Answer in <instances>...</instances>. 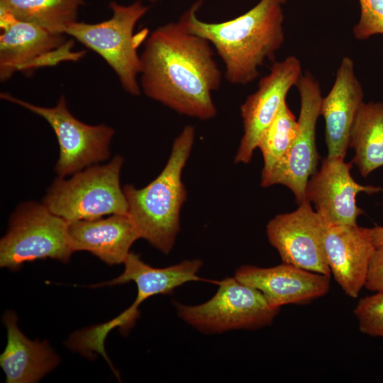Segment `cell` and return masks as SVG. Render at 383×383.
Returning a JSON list of instances; mask_svg holds the SVG:
<instances>
[{
  "instance_id": "6da1fadb",
  "label": "cell",
  "mask_w": 383,
  "mask_h": 383,
  "mask_svg": "<svg viewBox=\"0 0 383 383\" xmlns=\"http://www.w3.org/2000/svg\"><path fill=\"white\" fill-rule=\"evenodd\" d=\"M140 60V87L148 98L201 120L216 115L211 94L221 72L208 40L169 23L148 37Z\"/></svg>"
},
{
  "instance_id": "7a4b0ae2",
  "label": "cell",
  "mask_w": 383,
  "mask_h": 383,
  "mask_svg": "<svg viewBox=\"0 0 383 383\" xmlns=\"http://www.w3.org/2000/svg\"><path fill=\"white\" fill-rule=\"evenodd\" d=\"M202 0L194 2L179 23L189 32L208 40L223 62L226 79L245 85L259 75L265 60H272L284 41V14L276 0H260L241 16L221 23L197 17Z\"/></svg>"
},
{
  "instance_id": "3957f363",
  "label": "cell",
  "mask_w": 383,
  "mask_h": 383,
  "mask_svg": "<svg viewBox=\"0 0 383 383\" xmlns=\"http://www.w3.org/2000/svg\"><path fill=\"white\" fill-rule=\"evenodd\" d=\"M195 137L193 126H187L174 140L171 154L162 171L149 184L137 189L123 187L128 214L139 238H143L165 254L172 249L180 230V211L187 199L182 173Z\"/></svg>"
},
{
  "instance_id": "277c9868",
  "label": "cell",
  "mask_w": 383,
  "mask_h": 383,
  "mask_svg": "<svg viewBox=\"0 0 383 383\" xmlns=\"http://www.w3.org/2000/svg\"><path fill=\"white\" fill-rule=\"evenodd\" d=\"M123 163V158L116 155L109 163L86 167L69 179L58 177L48 188L43 204L68 223L128 214L120 185Z\"/></svg>"
},
{
  "instance_id": "5b68a950",
  "label": "cell",
  "mask_w": 383,
  "mask_h": 383,
  "mask_svg": "<svg viewBox=\"0 0 383 383\" xmlns=\"http://www.w3.org/2000/svg\"><path fill=\"white\" fill-rule=\"evenodd\" d=\"M109 8L110 18L97 23L77 21L65 29V34L99 55L116 73L123 89L138 96L141 89L137 79L141 60L137 49L143 36L135 35L134 28L149 7L137 1L126 6L111 1Z\"/></svg>"
},
{
  "instance_id": "8992f818",
  "label": "cell",
  "mask_w": 383,
  "mask_h": 383,
  "mask_svg": "<svg viewBox=\"0 0 383 383\" xmlns=\"http://www.w3.org/2000/svg\"><path fill=\"white\" fill-rule=\"evenodd\" d=\"M68 223L43 204H19L0 241V266L15 270L24 262L38 259L68 262L74 252L68 235Z\"/></svg>"
},
{
  "instance_id": "52a82bcc",
  "label": "cell",
  "mask_w": 383,
  "mask_h": 383,
  "mask_svg": "<svg viewBox=\"0 0 383 383\" xmlns=\"http://www.w3.org/2000/svg\"><path fill=\"white\" fill-rule=\"evenodd\" d=\"M219 287L209 301L196 306L174 302L179 317L206 333L231 330H254L272 323L279 309L268 304L263 294L235 277L218 282Z\"/></svg>"
},
{
  "instance_id": "ba28073f",
  "label": "cell",
  "mask_w": 383,
  "mask_h": 383,
  "mask_svg": "<svg viewBox=\"0 0 383 383\" xmlns=\"http://www.w3.org/2000/svg\"><path fill=\"white\" fill-rule=\"evenodd\" d=\"M4 100L19 105L41 116L53 129L60 147L55 170L60 177L74 174L109 157V144L114 130L104 124L89 125L75 118L61 95L53 107H44L1 93Z\"/></svg>"
},
{
  "instance_id": "9c48e42d",
  "label": "cell",
  "mask_w": 383,
  "mask_h": 383,
  "mask_svg": "<svg viewBox=\"0 0 383 383\" xmlns=\"http://www.w3.org/2000/svg\"><path fill=\"white\" fill-rule=\"evenodd\" d=\"M296 87L301 106L296 138L270 172L262 177L261 186L284 185L300 204L306 200V185L309 177L316 171L319 159L316 145V126L321 116L323 97L319 82L309 72L302 74Z\"/></svg>"
},
{
  "instance_id": "30bf717a",
  "label": "cell",
  "mask_w": 383,
  "mask_h": 383,
  "mask_svg": "<svg viewBox=\"0 0 383 383\" xmlns=\"http://www.w3.org/2000/svg\"><path fill=\"white\" fill-rule=\"evenodd\" d=\"M0 79L5 82L17 72H30L64 60H77L83 52H72L65 34L18 21L0 11Z\"/></svg>"
},
{
  "instance_id": "8fae6325",
  "label": "cell",
  "mask_w": 383,
  "mask_h": 383,
  "mask_svg": "<svg viewBox=\"0 0 383 383\" xmlns=\"http://www.w3.org/2000/svg\"><path fill=\"white\" fill-rule=\"evenodd\" d=\"M330 224L324 214L313 211L311 203L305 200L294 211L277 215L270 220L266 233L283 262L330 277L324 248Z\"/></svg>"
},
{
  "instance_id": "7c38bea8",
  "label": "cell",
  "mask_w": 383,
  "mask_h": 383,
  "mask_svg": "<svg viewBox=\"0 0 383 383\" xmlns=\"http://www.w3.org/2000/svg\"><path fill=\"white\" fill-rule=\"evenodd\" d=\"M302 74L301 61L296 56H288L274 62L270 73L260 79L257 91L247 97L240 106L244 133L235 156V163L250 162L262 135Z\"/></svg>"
},
{
  "instance_id": "4fadbf2b",
  "label": "cell",
  "mask_w": 383,
  "mask_h": 383,
  "mask_svg": "<svg viewBox=\"0 0 383 383\" xmlns=\"http://www.w3.org/2000/svg\"><path fill=\"white\" fill-rule=\"evenodd\" d=\"M353 162H346L344 158L326 157L306 185V200L312 202L333 225H357V217L364 213L357 206V194L382 190L379 187L357 183L350 174Z\"/></svg>"
},
{
  "instance_id": "5bb4252c",
  "label": "cell",
  "mask_w": 383,
  "mask_h": 383,
  "mask_svg": "<svg viewBox=\"0 0 383 383\" xmlns=\"http://www.w3.org/2000/svg\"><path fill=\"white\" fill-rule=\"evenodd\" d=\"M235 277L260 291L273 309L310 301L330 289L329 277L284 262L271 267L244 265Z\"/></svg>"
},
{
  "instance_id": "9a60e30c",
  "label": "cell",
  "mask_w": 383,
  "mask_h": 383,
  "mask_svg": "<svg viewBox=\"0 0 383 383\" xmlns=\"http://www.w3.org/2000/svg\"><path fill=\"white\" fill-rule=\"evenodd\" d=\"M324 248L331 272L345 294L356 298L365 286L375 250L371 228L330 224Z\"/></svg>"
},
{
  "instance_id": "2e32d148",
  "label": "cell",
  "mask_w": 383,
  "mask_h": 383,
  "mask_svg": "<svg viewBox=\"0 0 383 383\" xmlns=\"http://www.w3.org/2000/svg\"><path fill=\"white\" fill-rule=\"evenodd\" d=\"M363 98V89L355 73L353 60L344 57L331 89L321 101V116L326 123L327 157L345 158L352 126Z\"/></svg>"
},
{
  "instance_id": "e0dca14e",
  "label": "cell",
  "mask_w": 383,
  "mask_h": 383,
  "mask_svg": "<svg viewBox=\"0 0 383 383\" xmlns=\"http://www.w3.org/2000/svg\"><path fill=\"white\" fill-rule=\"evenodd\" d=\"M68 235L74 251H88L108 265L123 263L139 238L128 214L70 222Z\"/></svg>"
},
{
  "instance_id": "ac0fdd59",
  "label": "cell",
  "mask_w": 383,
  "mask_h": 383,
  "mask_svg": "<svg viewBox=\"0 0 383 383\" xmlns=\"http://www.w3.org/2000/svg\"><path fill=\"white\" fill-rule=\"evenodd\" d=\"M3 321L7 343L0 355V365L6 382L35 383L57 365L60 358L48 342L28 339L18 328L14 313H6Z\"/></svg>"
},
{
  "instance_id": "d6986e66",
  "label": "cell",
  "mask_w": 383,
  "mask_h": 383,
  "mask_svg": "<svg viewBox=\"0 0 383 383\" xmlns=\"http://www.w3.org/2000/svg\"><path fill=\"white\" fill-rule=\"evenodd\" d=\"M123 272L111 281L90 285V287L112 286L133 281L138 289L136 299L128 310L138 313V308L148 297L172 294L174 289L190 281L203 280L196 274L203 262L200 260H184L179 264L156 268L145 263L140 256L129 252L124 261Z\"/></svg>"
},
{
  "instance_id": "ffe728a7",
  "label": "cell",
  "mask_w": 383,
  "mask_h": 383,
  "mask_svg": "<svg viewBox=\"0 0 383 383\" xmlns=\"http://www.w3.org/2000/svg\"><path fill=\"white\" fill-rule=\"evenodd\" d=\"M349 148L355 150L352 162L362 177L383 166L382 102L361 104L350 131Z\"/></svg>"
},
{
  "instance_id": "44dd1931",
  "label": "cell",
  "mask_w": 383,
  "mask_h": 383,
  "mask_svg": "<svg viewBox=\"0 0 383 383\" xmlns=\"http://www.w3.org/2000/svg\"><path fill=\"white\" fill-rule=\"evenodd\" d=\"M84 4V0H0V11L18 21L65 34V29L77 21Z\"/></svg>"
},
{
  "instance_id": "7402d4cb",
  "label": "cell",
  "mask_w": 383,
  "mask_h": 383,
  "mask_svg": "<svg viewBox=\"0 0 383 383\" xmlns=\"http://www.w3.org/2000/svg\"><path fill=\"white\" fill-rule=\"evenodd\" d=\"M297 132L298 121L285 101L257 144L264 160L262 177L267 175L289 150Z\"/></svg>"
},
{
  "instance_id": "603a6c76",
  "label": "cell",
  "mask_w": 383,
  "mask_h": 383,
  "mask_svg": "<svg viewBox=\"0 0 383 383\" xmlns=\"http://www.w3.org/2000/svg\"><path fill=\"white\" fill-rule=\"evenodd\" d=\"M353 313L362 333L383 338V292L360 299Z\"/></svg>"
},
{
  "instance_id": "cb8c5ba5",
  "label": "cell",
  "mask_w": 383,
  "mask_h": 383,
  "mask_svg": "<svg viewBox=\"0 0 383 383\" xmlns=\"http://www.w3.org/2000/svg\"><path fill=\"white\" fill-rule=\"evenodd\" d=\"M359 3L360 16L353 29L355 38L366 40L383 35V0H359Z\"/></svg>"
},
{
  "instance_id": "d4e9b609",
  "label": "cell",
  "mask_w": 383,
  "mask_h": 383,
  "mask_svg": "<svg viewBox=\"0 0 383 383\" xmlns=\"http://www.w3.org/2000/svg\"><path fill=\"white\" fill-rule=\"evenodd\" d=\"M365 287L372 292H383V247L376 248L372 255Z\"/></svg>"
},
{
  "instance_id": "484cf974",
  "label": "cell",
  "mask_w": 383,
  "mask_h": 383,
  "mask_svg": "<svg viewBox=\"0 0 383 383\" xmlns=\"http://www.w3.org/2000/svg\"><path fill=\"white\" fill-rule=\"evenodd\" d=\"M372 238L375 248L383 247V226L371 228Z\"/></svg>"
},
{
  "instance_id": "4316f807",
  "label": "cell",
  "mask_w": 383,
  "mask_h": 383,
  "mask_svg": "<svg viewBox=\"0 0 383 383\" xmlns=\"http://www.w3.org/2000/svg\"><path fill=\"white\" fill-rule=\"evenodd\" d=\"M277 1H278L279 4H282L284 3H285L287 1V0H276Z\"/></svg>"
},
{
  "instance_id": "83f0119b",
  "label": "cell",
  "mask_w": 383,
  "mask_h": 383,
  "mask_svg": "<svg viewBox=\"0 0 383 383\" xmlns=\"http://www.w3.org/2000/svg\"><path fill=\"white\" fill-rule=\"evenodd\" d=\"M150 1H155V0H150Z\"/></svg>"
}]
</instances>
